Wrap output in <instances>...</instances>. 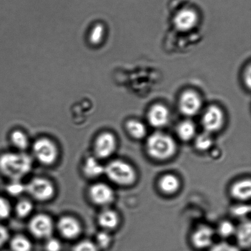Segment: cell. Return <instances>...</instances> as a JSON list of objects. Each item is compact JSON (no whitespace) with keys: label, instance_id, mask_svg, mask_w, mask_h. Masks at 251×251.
Wrapping results in <instances>:
<instances>
[{"label":"cell","instance_id":"obj_7","mask_svg":"<svg viewBox=\"0 0 251 251\" xmlns=\"http://www.w3.org/2000/svg\"><path fill=\"white\" fill-rule=\"evenodd\" d=\"M117 139L110 132H103L97 138L94 144L95 157L107 159L114 153L117 149Z\"/></svg>","mask_w":251,"mask_h":251},{"label":"cell","instance_id":"obj_11","mask_svg":"<svg viewBox=\"0 0 251 251\" xmlns=\"http://www.w3.org/2000/svg\"><path fill=\"white\" fill-rule=\"evenodd\" d=\"M59 233L66 239H74L80 234L82 227L78 220L70 216H65L59 220L57 223Z\"/></svg>","mask_w":251,"mask_h":251},{"label":"cell","instance_id":"obj_27","mask_svg":"<svg viewBox=\"0 0 251 251\" xmlns=\"http://www.w3.org/2000/svg\"><path fill=\"white\" fill-rule=\"evenodd\" d=\"M105 29L102 24H98L95 26L90 32L89 39L93 45H98L103 40Z\"/></svg>","mask_w":251,"mask_h":251},{"label":"cell","instance_id":"obj_21","mask_svg":"<svg viewBox=\"0 0 251 251\" xmlns=\"http://www.w3.org/2000/svg\"><path fill=\"white\" fill-rule=\"evenodd\" d=\"M126 128L127 132L133 139H141L146 136V127L139 120H129L126 124Z\"/></svg>","mask_w":251,"mask_h":251},{"label":"cell","instance_id":"obj_26","mask_svg":"<svg viewBox=\"0 0 251 251\" xmlns=\"http://www.w3.org/2000/svg\"><path fill=\"white\" fill-rule=\"evenodd\" d=\"M236 227L229 221H223L219 225L218 233L221 237L227 238L235 235Z\"/></svg>","mask_w":251,"mask_h":251},{"label":"cell","instance_id":"obj_9","mask_svg":"<svg viewBox=\"0 0 251 251\" xmlns=\"http://www.w3.org/2000/svg\"><path fill=\"white\" fill-rule=\"evenodd\" d=\"M224 114L222 111L216 106H211L203 115L201 124L206 133L218 132L223 127Z\"/></svg>","mask_w":251,"mask_h":251},{"label":"cell","instance_id":"obj_2","mask_svg":"<svg viewBox=\"0 0 251 251\" xmlns=\"http://www.w3.org/2000/svg\"><path fill=\"white\" fill-rule=\"evenodd\" d=\"M148 154L157 161H166L173 157L176 151V142L169 135L157 132L148 139L146 143Z\"/></svg>","mask_w":251,"mask_h":251},{"label":"cell","instance_id":"obj_23","mask_svg":"<svg viewBox=\"0 0 251 251\" xmlns=\"http://www.w3.org/2000/svg\"><path fill=\"white\" fill-rule=\"evenodd\" d=\"M11 141L13 146L21 151H25L29 146L28 137L21 130H15L12 133Z\"/></svg>","mask_w":251,"mask_h":251},{"label":"cell","instance_id":"obj_3","mask_svg":"<svg viewBox=\"0 0 251 251\" xmlns=\"http://www.w3.org/2000/svg\"><path fill=\"white\" fill-rule=\"evenodd\" d=\"M104 174L113 183L121 186H129L135 183L137 174L130 164L121 160H115L105 167Z\"/></svg>","mask_w":251,"mask_h":251},{"label":"cell","instance_id":"obj_15","mask_svg":"<svg viewBox=\"0 0 251 251\" xmlns=\"http://www.w3.org/2000/svg\"><path fill=\"white\" fill-rule=\"evenodd\" d=\"M98 222L100 227L109 232L115 229L119 226L120 217L116 211L106 208L100 213Z\"/></svg>","mask_w":251,"mask_h":251},{"label":"cell","instance_id":"obj_30","mask_svg":"<svg viewBox=\"0 0 251 251\" xmlns=\"http://www.w3.org/2000/svg\"><path fill=\"white\" fill-rule=\"evenodd\" d=\"M251 212V206L247 205H238L233 206L231 210V213L234 217L243 219Z\"/></svg>","mask_w":251,"mask_h":251},{"label":"cell","instance_id":"obj_31","mask_svg":"<svg viewBox=\"0 0 251 251\" xmlns=\"http://www.w3.org/2000/svg\"><path fill=\"white\" fill-rule=\"evenodd\" d=\"M73 251H98V248L95 243L90 240H82L74 247Z\"/></svg>","mask_w":251,"mask_h":251},{"label":"cell","instance_id":"obj_19","mask_svg":"<svg viewBox=\"0 0 251 251\" xmlns=\"http://www.w3.org/2000/svg\"><path fill=\"white\" fill-rule=\"evenodd\" d=\"M159 188L164 194L171 195L179 190L180 181L174 174H167L159 179Z\"/></svg>","mask_w":251,"mask_h":251},{"label":"cell","instance_id":"obj_25","mask_svg":"<svg viewBox=\"0 0 251 251\" xmlns=\"http://www.w3.org/2000/svg\"><path fill=\"white\" fill-rule=\"evenodd\" d=\"M33 209V205L30 201L22 199L16 204V212L19 217L24 218L30 215Z\"/></svg>","mask_w":251,"mask_h":251},{"label":"cell","instance_id":"obj_20","mask_svg":"<svg viewBox=\"0 0 251 251\" xmlns=\"http://www.w3.org/2000/svg\"><path fill=\"white\" fill-rule=\"evenodd\" d=\"M177 135L182 141H188L195 137L196 129L193 122L186 120L180 123L177 127Z\"/></svg>","mask_w":251,"mask_h":251},{"label":"cell","instance_id":"obj_22","mask_svg":"<svg viewBox=\"0 0 251 251\" xmlns=\"http://www.w3.org/2000/svg\"><path fill=\"white\" fill-rule=\"evenodd\" d=\"M10 248L12 251H31L32 244L25 236L17 235L10 242Z\"/></svg>","mask_w":251,"mask_h":251},{"label":"cell","instance_id":"obj_34","mask_svg":"<svg viewBox=\"0 0 251 251\" xmlns=\"http://www.w3.org/2000/svg\"><path fill=\"white\" fill-rule=\"evenodd\" d=\"M61 243L56 238L50 237L47 239L45 243V250L46 251H60L61 250Z\"/></svg>","mask_w":251,"mask_h":251},{"label":"cell","instance_id":"obj_10","mask_svg":"<svg viewBox=\"0 0 251 251\" xmlns=\"http://www.w3.org/2000/svg\"><path fill=\"white\" fill-rule=\"evenodd\" d=\"M201 106L200 97L193 91H186L181 95L179 102L181 112L187 116L198 114Z\"/></svg>","mask_w":251,"mask_h":251},{"label":"cell","instance_id":"obj_28","mask_svg":"<svg viewBox=\"0 0 251 251\" xmlns=\"http://www.w3.org/2000/svg\"><path fill=\"white\" fill-rule=\"evenodd\" d=\"M112 242L111 236L107 231L102 230L98 233L96 237V245L100 249H106Z\"/></svg>","mask_w":251,"mask_h":251},{"label":"cell","instance_id":"obj_14","mask_svg":"<svg viewBox=\"0 0 251 251\" xmlns=\"http://www.w3.org/2000/svg\"><path fill=\"white\" fill-rule=\"evenodd\" d=\"M170 119L169 110L164 106L156 105L152 107L148 114L150 125L155 128H161L168 124Z\"/></svg>","mask_w":251,"mask_h":251},{"label":"cell","instance_id":"obj_16","mask_svg":"<svg viewBox=\"0 0 251 251\" xmlns=\"http://www.w3.org/2000/svg\"><path fill=\"white\" fill-rule=\"evenodd\" d=\"M231 195L239 201L250 200L251 196V181L250 179H244L236 182L230 189Z\"/></svg>","mask_w":251,"mask_h":251},{"label":"cell","instance_id":"obj_8","mask_svg":"<svg viewBox=\"0 0 251 251\" xmlns=\"http://www.w3.org/2000/svg\"><path fill=\"white\" fill-rule=\"evenodd\" d=\"M89 197L93 203L100 206L110 205L115 198V193L111 187L107 184L98 183L90 187Z\"/></svg>","mask_w":251,"mask_h":251},{"label":"cell","instance_id":"obj_36","mask_svg":"<svg viewBox=\"0 0 251 251\" xmlns=\"http://www.w3.org/2000/svg\"><path fill=\"white\" fill-rule=\"evenodd\" d=\"M245 78V79L247 78V80H246L245 82H246V83H247L248 87H250L251 86V69H250V68L249 69H248V73L247 74H246Z\"/></svg>","mask_w":251,"mask_h":251},{"label":"cell","instance_id":"obj_17","mask_svg":"<svg viewBox=\"0 0 251 251\" xmlns=\"http://www.w3.org/2000/svg\"><path fill=\"white\" fill-rule=\"evenodd\" d=\"M235 235L238 246L243 249L251 247V225L250 221H244L236 227Z\"/></svg>","mask_w":251,"mask_h":251},{"label":"cell","instance_id":"obj_24","mask_svg":"<svg viewBox=\"0 0 251 251\" xmlns=\"http://www.w3.org/2000/svg\"><path fill=\"white\" fill-rule=\"evenodd\" d=\"M213 141L210 134L204 133L199 135L195 140L196 148L199 151H206L212 146Z\"/></svg>","mask_w":251,"mask_h":251},{"label":"cell","instance_id":"obj_33","mask_svg":"<svg viewBox=\"0 0 251 251\" xmlns=\"http://www.w3.org/2000/svg\"><path fill=\"white\" fill-rule=\"evenodd\" d=\"M210 251H240L239 248L229 243L221 242L212 245Z\"/></svg>","mask_w":251,"mask_h":251},{"label":"cell","instance_id":"obj_6","mask_svg":"<svg viewBox=\"0 0 251 251\" xmlns=\"http://www.w3.org/2000/svg\"><path fill=\"white\" fill-rule=\"evenodd\" d=\"M28 228L29 232L34 237L41 239H48L52 235L54 224L50 216L44 214H39L31 218Z\"/></svg>","mask_w":251,"mask_h":251},{"label":"cell","instance_id":"obj_35","mask_svg":"<svg viewBox=\"0 0 251 251\" xmlns=\"http://www.w3.org/2000/svg\"><path fill=\"white\" fill-rule=\"evenodd\" d=\"M9 237L8 230L3 225L0 224V248L7 242Z\"/></svg>","mask_w":251,"mask_h":251},{"label":"cell","instance_id":"obj_29","mask_svg":"<svg viewBox=\"0 0 251 251\" xmlns=\"http://www.w3.org/2000/svg\"><path fill=\"white\" fill-rule=\"evenodd\" d=\"M7 191L12 196H19L25 192V185L20 181H11L7 186Z\"/></svg>","mask_w":251,"mask_h":251},{"label":"cell","instance_id":"obj_5","mask_svg":"<svg viewBox=\"0 0 251 251\" xmlns=\"http://www.w3.org/2000/svg\"><path fill=\"white\" fill-rule=\"evenodd\" d=\"M25 192L39 201L50 200L55 193V187L48 179L36 177L25 185Z\"/></svg>","mask_w":251,"mask_h":251},{"label":"cell","instance_id":"obj_4","mask_svg":"<svg viewBox=\"0 0 251 251\" xmlns=\"http://www.w3.org/2000/svg\"><path fill=\"white\" fill-rule=\"evenodd\" d=\"M33 152L39 163L50 166L55 163L58 156V150L55 143L48 138H41L34 142Z\"/></svg>","mask_w":251,"mask_h":251},{"label":"cell","instance_id":"obj_1","mask_svg":"<svg viewBox=\"0 0 251 251\" xmlns=\"http://www.w3.org/2000/svg\"><path fill=\"white\" fill-rule=\"evenodd\" d=\"M32 167L33 160L24 152H6L0 156V172L11 181H21Z\"/></svg>","mask_w":251,"mask_h":251},{"label":"cell","instance_id":"obj_12","mask_svg":"<svg viewBox=\"0 0 251 251\" xmlns=\"http://www.w3.org/2000/svg\"><path fill=\"white\" fill-rule=\"evenodd\" d=\"M215 232L212 228L209 226H201L192 235V243L199 250L206 249L212 247Z\"/></svg>","mask_w":251,"mask_h":251},{"label":"cell","instance_id":"obj_18","mask_svg":"<svg viewBox=\"0 0 251 251\" xmlns=\"http://www.w3.org/2000/svg\"><path fill=\"white\" fill-rule=\"evenodd\" d=\"M104 168L97 157H88L83 164V171L88 178H96L104 174Z\"/></svg>","mask_w":251,"mask_h":251},{"label":"cell","instance_id":"obj_13","mask_svg":"<svg viewBox=\"0 0 251 251\" xmlns=\"http://www.w3.org/2000/svg\"><path fill=\"white\" fill-rule=\"evenodd\" d=\"M198 21V15L195 11L185 9L177 13L174 18V24L178 30L186 31L193 28Z\"/></svg>","mask_w":251,"mask_h":251},{"label":"cell","instance_id":"obj_32","mask_svg":"<svg viewBox=\"0 0 251 251\" xmlns=\"http://www.w3.org/2000/svg\"><path fill=\"white\" fill-rule=\"evenodd\" d=\"M11 213V206L6 198L0 196V220H6Z\"/></svg>","mask_w":251,"mask_h":251}]
</instances>
